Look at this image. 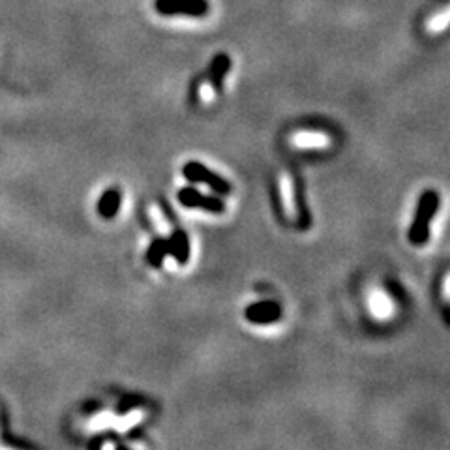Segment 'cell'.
Here are the masks:
<instances>
[{
    "instance_id": "obj_9",
    "label": "cell",
    "mask_w": 450,
    "mask_h": 450,
    "mask_svg": "<svg viewBox=\"0 0 450 450\" xmlns=\"http://www.w3.org/2000/svg\"><path fill=\"white\" fill-rule=\"evenodd\" d=\"M229 56L227 55H218L212 62V66H210V81L214 85L216 90H220L221 88V83H224L225 75L229 72Z\"/></svg>"
},
{
    "instance_id": "obj_2",
    "label": "cell",
    "mask_w": 450,
    "mask_h": 450,
    "mask_svg": "<svg viewBox=\"0 0 450 450\" xmlns=\"http://www.w3.org/2000/svg\"><path fill=\"white\" fill-rule=\"evenodd\" d=\"M182 175L186 176L190 182H201V184H207L210 190H214L218 195H227L231 192L229 182L221 178L220 175H216L212 171H209L203 164L199 162H188L182 169Z\"/></svg>"
},
{
    "instance_id": "obj_5",
    "label": "cell",
    "mask_w": 450,
    "mask_h": 450,
    "mask_svg": "<svg viewBox=\"0 0 450 450\" xmlns=\"http://www.w3.org/2000/svg\"><path fill=\"white\" fill-rule=\"evenodd\" d=\"M281 315L280 306L276 302H257L246 310V319L255 324H269L278 321Z\"/></svg>"
},
{
    "instance_id": "obj_7",
    "label": "cell",
    "mask_w": 450,
    "mask_h": 450,
    "mask_svg": "<svg viewBox=\"0 0 450 450\" xmlns=\"http://www.w3.org/2000/svg\"><path fill=\"white\" fill-rule=\"evenodd\" d=\"M121 203H122V195L118 190L115 188H111L107 192H104V195L99 197L98 201V214L105 220H111V218H115L118 214V209H121Z\"/></svg>"
},
{
    "instance_id": "obj_13",
    "label": "cell",
    "mask_w": 450,
    "mask_h": 450,
    "mask_svg": "<svg viewBox=\"0 0 450 450\" xmlns=\"http://www.w3.org/2000/svg\"><path fill=\"white\" fill-rule=\"evenodd\" d=\"M281 190H284V203H286V209L287 212L291 214V212H295V205H293V195H295V192L291 190V184H289V178H284V182H281Z\"/></svg>"
},
{
    "instance_id": "obj_12",
    "label": "cell",
    "mask_w": 450,
    "mask_h": 450,
    "mask_svg": "<svg viewBox=\"0 0 450 450\" xmlns=\"http://www.w3.org/2000/svg\"><path fill=\"white\" fill-rule=\"evenodd\" d=\"M449 23H450V6L441 11L439 16L432 17V19L428 21V25H426V28H428L430 34H435V32H441Z\"/></svg>"
},
{
    "instance_id": "obj_8",
    "label": "cell",
    "mask_w": 450,
    "mask_h": 450,
    "mask_svg": "<svg viewBox=\"0 0 450 450\" xmlns=\"http://www.w3.org/2000/svg\"><path fill=\"white\" fill-rule=\"evenodd\" d=\"M293 145L295 147H302V149H323L329 145V139L324 138L323 133H313V132H304L297 133L293 138Z\"/></svg>"
},
{
    "instance_id": "obj_6",
    "label": "cell",
    "mask_w": 450,
    "mask_h": 450,
    "mask_svg": "<svg viewBox=\"0 0 450 450\" xmlns=\"http://www.w3.org/2000/svg\"><path fill=\"white\" fill-rule=\"evenodd\" d=\"M167 246H169V253L175 257L178 264H186L190 259V241H188L186 233L182 231H175L171 238H167Z\"/></svg>"
},
{
    "instance_id": "obj_1",
    "label": "cell",
    "mask_w": 450,
    "mask_h": 450,
    "mask_svg": "<svg viewBox=\"0 0 450 450\" xmlns=\"http://www.w3.org/2000/svg\"><path fill=\"white\" fill-rule=\"evenodd\" d=\"M439 207V195L435 192H426L418 201L417 214L413 218L411 229H409V241L415 246H422L430 238V221L437 212Z\"/></svg>"
},
{
    "instance_id": "obj_15",
    "label": "cell",
    "mask_w": 450,
    "mask_h": 450,
    "mask_svg": "<svg viewBox=\"0 0 450 450\" xmlns=\"http://www.w3.org/2000/svg\"><path fill=\"white\" fill-rule=\"evenodd\" d=\"M445 291H446V295H450V276H449V278H446V284H445Z\"/></svg>"
},
{
    "instance_id": "obj_10",
    "label": "cell",
    "mask_w": 450,
    "mask_h": 450,
    "mask_svg": "<svg viewBox=\"0 0 450 450\" xmlns=\"http://www.w3.org/2000/svg\"><path fill=\"white\" fill-rule=\"evenodd\" d=\"M169 253V246H167V238H156L147 250V261L152 267H162L165 255Z\"/></svg>"
},
{
    "instance_id": "obj_4",
    "label": "cell",
    "mask_w": 450,
    "mask_h": 450,
    "mask_svg": "<svg viewBox=\"0 0 450 450\" xmlns=\"http://www.w3.org/2000/svg\"><path fill=\"white\" fill-rule=\"evenodd\" d=\"M178 201L184 205L186 209H203L212 214H221L224 212V203L218 197H210L203 195L201 192H195L193 188H184L178 192Z\"/></svg>"
},
{
    "instance_id": "obj_3",
    "label": "cell",
    "mask_w": 450,
    "mask_h": 450,
    "mask_svg": "<svg viewBox=\"0 0 450 450\" xmlns=\"http://www.w3.org/2000/svg\"><path fill=\"white\" fill-rule=\"evenodd\" d=\"M156 10L164 16L201 17L209 11V4L205 0H156Z\"/></svg>"
},
{
    "instance_id": "obj_14",
    "label": "cell",
    "mask_w": 450,
    "mask_h": 450,
    "mask_svg": "<svg viewBox=\"0 0 450 450\" xmlns=\"http://www.w3.org/2000/svg\"><path fill=\"white\" fill-rule=\"evenodd\" d=\"M201 96H203V99H212V88L209 87L201 88Z\"/></svg>"
},
{
    "instance_id": "obj_11",
    "label": "cell",
    "mask_w": 450,
    "mask_h": 450,
    "mask_svg": "<svg viewBox=\"0 0 450 450\" xmlns=\"http://www.w3.org/2000/svg\"><path fill=\"white\" fill-rule=\"evenodd\" d=\"M370 304H372V312H374L377 317L384 319V317H389L390 313H392V302L384 297L383 293H374Z\"/></svg>"
}]
</instances>
